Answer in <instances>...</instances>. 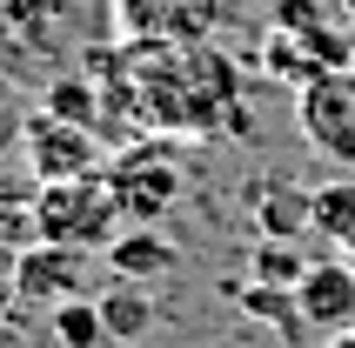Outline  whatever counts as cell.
<instances>
[{"mask_svg": "<svg viewBox=\"0 0 355 348\" xmlns=\"http://www.w3.org/2000/svg\"><path fill=\"white\" fill-rule=\"evenodd\" d=\"M241 0H114V27L135 47H201L235 20Z\"/></svg>", "mask_w": 355, "mask_h": 348, "instance_id": "obj_3", "label": "cell"}, {"mask_svg": "<svg viewBox=\"0 0 355 348\" xmlns=\"http://www.w3.org/2000/svg\"><path fill=\"white\" fill-rule=\"evenodd\" d=\"M309 214H315V234L336 241V248H355V174H336L309 188Z\"/></svg>", "mask_w": 355, "mask_h": 348, "instance_id": "obj_10", "label": "cell"}, {"mask_svg": "<svg viewBox=\"0 0 355 348\" xmlns=\"http://www.w3.org/2000/svg\"><path fill=\"white\" fill-rule=\"evenodd\" d=\"M295 315L315 335L355 329V261H309L295 281Z\"/></svg>", "mask_w": 355, "mask_h": 348, "instance_id": "obj_8", "label": "cell"}, {"mask_svg": "<svg viewBox=\"0 0 355 348\" xmlns=\"http://www.w3.org/2000/svg\"><path fill=\"white\" fill-rule=\"evenodd\" d=\"M47 329H54L60 348H101V342H107V322H101V302H94V295L60 302V308L47 315Z\"/></svg>", "mask_w": 355, "mask_h": 348, "instance_id": "obj_13", "label": "cell"}, {"mask_svg": "<svg viewBox=\"0 0 355 348\" xmlns=\"http://www.w3.org/2000/svg\"><path fill=\"white\" fill-rule=\"evenodd\" d=\"M101 348H141V342H101Z\"/></svg>", "mask_w": 355, "mask_h": 348, "instance_id": "obj_17", "label": "cell"}, {"mask_svg": "<svg viewBox=\"0 0 355 348\" xmlns=\"http://www.w3.org/2000/svg\"><path fill=\"white\" fill-rule=\"evenodd\" d=\"M27 168H34V181L101 174V141H94V128L60 121V114H40L34 128H27Z\"/></svg>", "mask_w": 355, "mask_h": 348, "instance_id": "obj_7", "label": "cell"}, {"mask_svg": "<svg viewBox=\"0 0 355 348\" xmlns=\"http://www.w3.org/2000/svg\"><path fill=\"white\" fill-rule=\"evenodd\" d=\"M94 281V248H67V241H27L20 248V308L54 315L60 302H80Z\"/></svg>", "mask_w": 355, "mask_h": 348, "instance_id": "obj_5", "label": "cell"}, {"mask_svg": "<svg viewBox=\"0 0 355 348\" xmlns=\"http://www.w3.org/2000/svg\"><path fill=\"white\" fill-rule=\"evenodd\" d=\"M47 114L80 121V128H101V94H94V80H54V87H47Z\"/></svg>", "mask_w": 355, "mask_h": 348, "instance_id": "obj_14", "label": "cell"}, {"mask_svg": "<svg viewBox=\"0 0 355 348\" xmlns=\"http://www.w3.org/2000/svg\"><path fill=\"white\" fill-rule=\"evenodd\" d=\"M20 308V248L0 234V322Z\"/></svg>", "mask_w": 355, "mask_h": 348, "instance_id": "obj_15", "label": "cell"}, {"mask_svg": "<svg viewBox=\"0 0 355 348\" xmlns=\"http://www.w3.org/2000/svg\"><path fill=\"white\" fill-rule=\"evenodd\" d=\"M101 302V322H107V342H141V335L155 329V295L141 288V281H114Z\"/></svg>", "mask_w": 355, "mask_h": 348, "instance_id": "obj_11", "label": "cell"}, {"mask_svg": "<svg viewBox=\"0 0 355 348\" xmlns=\"http://www.w3.org/2000/svg\"><path fill=\"white\" fill-rule=\"evenodd\" d=\"M101 261L114 268V281H155V275H175L181 268V248L141 221V228H121L114 241L101 248Z\"/></svg>", "mask_w": 355, "mask_h": 348, "instance_id": "obj_9", "label": "cell"}, {"mask_svg": "<svg viewBox=\"0 0 355 348\" xmlns=\"http://www.w3.org/2000/svg\"><path fill=\"white\" fill-rule=\"evenodd\" d=\"M27 228L34 241H67V248H107L121 228H128V208H121L107 168L101 174H74V181H40L34 208H27Z\"/></svg>", "mask_w": 355, "mask_h": 348, "instance_id": "obj_2", "label": "cell"}, {"mask_svg": "<svg viewBox=\"0 0 355 348\" xmlns=\"http://www.w3.org/2000/svg\"><path fill=\"white\" fill-rule=\"evenodd\" d=\"M121 94H128L135 121L155 134H201V141L248 134L241 80L215 40H201V47H135L128 40Z\"/></svg>", "mask_w": 355, "mask_h": 348, "instance_id": "obj_1", "label": "cell"}, {"mask_svg": "<svg viewBox=\"0 0 355 348\" xmlns=\"http://www.w3.org/2000/svg\"><path fill=\"white\" fill-rule=\"evenodd\" d=\"M329 348H355V329H342V335H329Z\"/></svg>", "mask_w": 355, "mask_h": 348, "instance_id": "obj_16", "label": "cell"}, {"mask_svg": "<svg viewBox=\"0 0 355 348\" xmlns=\"http://www.w3.org/2000/svg\"><path fill=\"white\" fill-rule=\"evenodd\" d=\"M295 128L329 168L355 174V67H329V74H315L302 87Z\"/></svg>", "mask_w": 355, "mask_h": 348, "instance_id": "obj_4", "label": "cell"}, {"mask_svg": "<svg viewBox=\"0 0 355 348\" xmlns=\"http://www.w3.org/2000/svg\"><path fill=\"white\" fill-rule=\"evenodd\" d=\"M107 181H114L128 221H155V214L175 208V194H181V161H175L168 141H141L135 155H121L107 168Z\"/></svg>", "mask_w": 355, "mask_h": 348, "instance_id": "obj_6", "label": "cell"}, {"mask_svg": "<svg viewBox=\"0 0 355 348\" xmlns=\"http://www.w3.org/2000/svg\"><path fill=\"white\" fill-rule=\"evenodd\" d=\"M261 234L268 241H288V234H315V214H309V188H288V181H261V208H255Z\"/></svg>", "mask_w": 355, "mask_h": 348, "instance_id": "obj_12", "label": "cell"}]
</instances>
